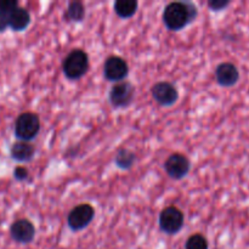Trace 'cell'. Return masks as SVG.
<instances>
[{
    "label": "cell",
    "mask_w": 249,
    "mask_h": 249,
    "mask_svg": "<svg viewBox=\"0 0 249 249\" xmlns=\"http://www.w3.org/2000/svg\"><path fill=\"white\" fill-rule=\"evenodd\" d=\"M197 16V7L192 2H170L163 11V22L170 31H181Z\"/></svg>",
    "instance_id": "1"
},
{
    "label": "cell",
    "mask_w": 249,
    "mask_h": 249,
    "mask_svg": "<svg viewBox=\"0 0 249 249\" xmlns=\"http://www.w3.org/2000/svg\"><path fill=\"white\" fill-rule=\"evenodd\" d=\"M89 68V57L85 51L74 49L65 57L62 62V70L68 79H79Z\"/></svg>",
    "instance_id": "2"
},
{
    "label": "cell",
    "mask_w": 249,
    "mask_h": 249,
    "mask_svg": "<svg viewBox=\"0 0 249 249\" xmlns=\"http://www.w3.org/2000/svg\"><path fill=\"white\" fill-rule=\"evenodd\" d=\"M40 130V121L36 113L26 112L17 117L15 122V135L21 141L28 142V141L36 139V136Z\"/></svg>",
    "instance_id": "3"
},
{
    "label": "cell",
    "mask_w": 249,
    "mask_h": 249,
    "mask_svg": "<svg viewBox=\"0 0 249 249\" xmlns=\"http://www.w3.org/2000/svg\"><path fill=\"white\" fill-rule=\"evenodd\" d=\"M160 230L168 235H175L184 226V214L177 207H167L160 212Z\"/></svg>",
    "instance_id": "4"
},
{
    "label": "cell",
    "mask_w": 249,
    "mask_h": 249,
    "mask_svg": "<svg viewBox=\"0 0 249 249\" xmlns=\"http://www.w3.org/2000/svg\"><path fill=\"white\" fill-rule=\"evenodd\" d=\"M95 216V211L90 204L83 203L74 207L67 216V224L72 231H80L87 228Z\"/></svg>",
    "instance_id": "5"
},
{
    "label": "cell",
    "mask_w": 249,
    "mask_h": 249,
    "mask_svg": "<svg viewBox=\"0 0 249 249\" xmlns=\"http://www.w3.org/2000/svg\"><path fill=\"white\" fill-rule=\"evenodd\" d=\"M129 67L124 58L119 56H109L104 65L105 78L109 82H124L128 77Z\"/></svg>",
    "instance_id": "6"
},
{
    "label": "cell",
    "mask_w": 249,
    "mask_h": 249,
    "mask_svg": "<svg viewBox=\"0 0 249 249\" xmlns=\"http://www.w3.org/2000/svg\"><path fill=\"white\" fill-rule=\"evenodd\" d=\"M135 89L128 82H119L112 87L109 91V102L116 108L128 107L133 102Z\"/></svg>",
    "instance_id": "7"
},
{
    "label": "cell",
    "mask_w": 249,
    "mask_h": 249,
    "mask_svg": "<svg viewBox=\"0 0 249 249\" xmlns=\"http://www.w3.org/2000/svg\"><path fill=\"white\" fill-rule=\"evenodd\" d=\"M191 168L189 158L181 153H174L169 156L164 163V169L170 178L175 180H180L186 177Z\"/></svg>",
    "instance_id": "8"
},
{
    "label": "cell",
    "mask_w": 249,
    "mask_h": 249,
    "mask_svg": "<svg viewBox=\"0 0 249 249\" xmlns=\"http://www.w3.org/2000/svg\"><path fill=\"white\" fill-rule=\"evenodd\" d=\"M151 94L155 101L160 106H172L179 99V92L177 88L168 82H160L155 84L151 89Z\"/></svg>",
    "instance_id": "9"
},
{
    "label": "cell",
    "mask_w": 249,
    "mask_h": 249,
    "mask_svg": "<svg viewBox=\"0 0 249 249\" xmlns=\"http://www.w3.org/2000/svg\"><path fill=\"white\" fill-rule=\"evenodd\" d=\"M10 235L15 242L21 243V245H28L34 240L36 228L27 219H18L10 228Z\"/></svg>",
    "instance_id": "10"
},
{
    "label": "cell",
    "mask_w": 249,
    "mask_h": 249,
    "mask_svg": "<svg viewBox=\"0 0 249 249\" xmlns=\"http://www.w3.org/2000/svg\"><path fill=\"white\" fill-rule=\"evenodd\" d=\"M215 78L219 85L225 88L233 87L240 79L238 68L231 62H223L216 67Z\"/></svg>",
    "instance_id": "11"
},
{
    "label": "cell",
    "mask_w": 249,
    "mask_h": 249,
    "mask_svg": "<svg viewBox=\"0 0 249 249\" xmlns=\"http://www.w3.org/2000/svg\"><path fill=\"white\" fill-rule=\"evenodd\" d=\"M31 23V14L23 7H17L9 14V27L15 32H22Z\"/></svg>",
    "instance_id": "12"
},
{
    "label": "cell",
    "mask_w": 249,
    "mask_h": 249,
    "mask_svg": "<svg viewBox=\"0 0 249 249\" xmlns=\"http://www.w3.org/2000/svg\"><path fill=\"white\" fill-rule=\"evenodd\" d=\"M34 153H36L34 146L28 142H24V141H18V142L14 143L10 150L11 158L17 162H29L31 160H33Z\"/></svg>",
    "instance_id": "13"
},
{
    "label": "cell",
    "mask_w": 249,
    "mask_h": 249,
    "mask_svg": "<svg viewBox=\"0 0 249 249\" xmlns=\"http://www.w3.org/2000/svg\"><path fill=\"white\" fill-rule=\"evenodd\" d=\"M139 2L136 0H117L114 2V12L121 18H130L138 11Z\"/></svg>",
    "instance_id": "14"
},
{
    "label": "cell",
    "mask_w": 249,
    "mask_h": 249,
    "mask_svg": "<svg viewBox=\"0 0 249 249\" xmlns=\"http://www.w3.org/2000/svg\"><path fill=\"white\" fill-rule=\"evenodd\" d=\"M85 16V9L84 5L79 1H72L67 7V12H66V17L68 21L73 22H80Z\"/></svg>",
    "instance_id": "15"
},
{
    "label": "cell",
    "mask_w": 249,
    "mask_h": 249,
    "mask_svg": "<svg viewBox=\"0 0 249 249\" xmlns=\"http://www.w3.org/2000/svg\"><path fill=\"white\" fill-rule=\"evenodd\" d=\"M135 162V155L128 150H121L116 156V163L122 169H129Z\"/></svg>",
    "instance_id": "16"
},
{
    "label": "cell",
    "mask_w": 249,
    "mask_h": 249,
    "mask_svg": "<svg viewBox=\"0 0 249 249\" xmlns=\"http://www.w3.org/2000/svg\"><path fill=\"white\" fill-rule=\"evenodd\" d=\"M208 241L201 233L192 235L189 240L186 241L185 249H208Z\"/></svg>",
    "instance_id": "17"
},
{
    "label": "cell",
    "mask_w": 249,
    "mask_h": 249,
    "mask_svg": "<svg viewBox=\"0 0 249 249\" xmlns=\"http://www.w3.org/2000/svg\"><path fill=\"white\" fill-rule=\"evenodd\" d=\"M17 7H18V2L15 0H0V12L10 14Z\"/></svg>",
    "instance_id": "18"
},
{
    "label": "cell",
    "mask_w": 249,
    "mask_h": 249,
    "mask_svg": "<svg viewBox=\"0 0 249 249\" xmlns=\"http://www.w3.org/2000/svg\"><path fill=\"white\" fill-rule=\"evenodd\" d=\"M229 5H230L229 0H211V1H208L209 9L213 10V11H221V10L226 9Z\"/></svg>",
    "instance_id": "19"
},
{
    "label": "cell",
    "mask_w": 249,
    "mask_h": 249,
    "mask_svg": "<svg viewBox=\"0 0 249 249\" xmlns=\"http://www.w3.org/2000/svg\"><path fill=\"white\" fill-rule=\"evenodd\" d=\"M14 177L15 179L18 180V181H24V180L28 179L29 173L24 167H17L16 169L14 170Z\"/></svg>",
    "instance_id": "20"
},
{
    "label": "cell",
    "mask_w": 249,
    "mask_h": 249,
    "mask_svg": "<svg viewBox=\"0 0 249 249\" xmlns=\"http://www.w3.org/2000/svg\"><path fill=\"white\" fill-rule=\"evenodd\" d=\"M7 27H9V14L0 12V33L6 31Z\"/></svg>",
    "instance_id": "21"
}]
</instances>
